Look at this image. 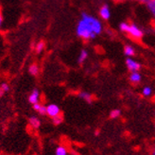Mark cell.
I'll list each match as a JSON object with an SVG mask.
<instances>
[{"label":"cell","instance_id":"1","mask_svg":"<svg viewBox=\"0 0 155 155\" xmlns=\"http://www.w3.org/2000/svg\"><path fill=\"white\" fill-rule=\"evenodd\" d=\"M102 31V25L100 21L90 14L83 12L81 18L77 25V35L83 40H91L96 38Z\"/></svg>","mask_w":155,"mask_h":155},{"label":"cell","instance_id":"2","mask_svg":"<svg viewBox=\"0 0 155 155\" xmlns=\"http://www.w3.org/2000/svg\"><path fill=\"white\" fill-rule=\"evenodd\" d=\"M126 32H128L130 36H133L134 38H141L143 36V31L134 24L129 25Z\"/></svg>","mask_w":155,"mask_h":155},{"label":"cell","instance_id":"3","mask_svg":"<svg viewBox=\"0 0 155 155\" xmlns=\"http://www.w3.org/2000/svg\"><path fill=\"white\" fill-rule=\"evenodd\" d=\"M46 114L50 117H55V116L61 114V109L60 107L56 104H49L46 106Z\"/></svg>","mask_w":155,"mask_h":155},{"label":"cell","instance_id":"4","mask_svg":"<svg viewBox=\"0 0 155 155\" xmlns=\"http://www.w3.org/2000/svg\"><path fill=\"white\" fill-rule=\"evenodd\" d=\"M126 65H127L128 69L130 72H136L141 68L140 64H138L137 61H135L134 60L130 59V58H128L126 60Z\"/></svg>","mask_w":155,"mask_h":155},{"label":"cell","instance_id":"5","mask_svg":"<svg viewBox=\"0 0 155 155\" xmlns=\"http://www.w3.org/2000/svg\"><path fill=\"white\" fill-rule=\"evenodd\" d=\"M28 101L32 105L40 102V92H39L38 89H34L30 93V95L28 96Z\"/></svg>","mask_w":155,"mask_h":155},{"label":"cell","instance_id":"6","mask_svg":"<svg viewBox=\"0 0 155 155\" xmlns=\"http://www.w3.org/2000/svg\"><path fill=\"white\" fill-rule=\"evenodd\" d=\"M99 15L103 20H108L110 19L111 17V12H110V9H109V6L108 5H103L99 10Z\"/></svg>","mask_w":155,"mask_h":155},{"label":"cell","instance_id":"7","mask_svg":"<svg viewBox=\"0 0 155 155\" xmlns=\"http://www.w3.org/2000/svg\"><path fill=\"white\" fill-rule=\"evenodd\" d=\"M28 123H29V126H31L33 129H39L41 126V121L38 117H36V116H31V117H29Z\"/></svg>","mask_w":155,"mask_h":155},{"label":"cell","instance_id":"8","mask_svg":"<svg viewBox=\"0 0 155 155\" xmlns=\"http://www.w3.org/2000/svg\"><path fill=\"white\" fill-rule=\"evenodd\" d=\"M33 109H34L37 113H39V114H42V115L46 114V106L41 104L40 102L33 104Z\"/></svg>","mask_w":155,"mask_h":155},{"label":"cell","instance_id":"9","mask_svg":"<svg viewBox=\"0 0 155 155\" xmlns=\"http://www.w3.org/2000/svg\"><path fill=\"white\" fill-rule=\"evenodd\" d=\"M130 81L133 83H139L141 81V75L138 73V71L131 72V74L130 76Z\"/></svg>","mask_w":155,"mask_h":155},{"label":"cell","instance_id":"10","mask_svg":"<svg viewBox=\"0 0 155 155\" xmlns=\"http://www.w3.org/2000/svg\"><path fill=\"white\" fill-rule=\"evenodd\" d=\"M79 97L81 99L85 100L86 102H88V103H91L93 101V96L91 94H89V93H87V92H81L79 94Z\"/></svg>","mask_w":155,"mask_h":155},{"label":"cell","instance_id":"11","mask_svg":"<svg viewBox=\"0 0 155 155\" xmlns=\"http://www.w3.org/2000/svg\"><path fill=\"white\" fill-rule=\"evenodd\" d=\"M28 73L32 76H37L39 74V66L37 64H31L28 66Z\"/></svg>","mask_w":155,"mask_h":155},{"label":"cell","instance_id":"12","mask_svg":"<svg viewBox=\"0 0 155 155\" xmlns=\"http://www.w3.org/2000/svg\"><path fill=\"white\" fill-rule=\"evenodd\" d=\"M87 58H88V52L85 49H82L80 53L79 58H78V61H79V64H83Z\"/></svg>","mask_w":155,"mask_h":155},{"label":"cell","instance_id":"13","mask_svg":"<svg viewBox=\"0 0 155 155\" xmlns=\"http://www.w3.org/2000/svg\"><path fill=\"white\" fill-rule=\"evenodd\" d=\"M124 53H125V55L128 56V57H131L134 56L135 54V50L133 46L130 45H125V48H124Z\"/></svg>","mask_w":155,"mask_h":155},{"label":"cell","instance_id":"14","mask_svg":"<svg viewBox=\"0 0 155 155\" xmlns=\"http://www.w3.org/2000/svg\"><path fill=\"white\" fill-rule=\"evenodd\" d=\"M45 48V42H44V41H39V42L36 44V45H35V51H36V53L40 54L41 52L44 51Z\"/></svg>","mask_w":155,"mask_h":155},{"label":"cell","instance_id":"15","mask_svg":"<svg viewBox=\"0 0 155 155\" xmlns=\"http://www.w3.org/2000/svg\"><path fill=\"white\" fill-rule=\"evenodd\" d=\"M56 155H67V150L64 146H59L56 149Z\"/></svg>","mask_w":155,"mask_h":155},{"label":"cell","instance_id":"16","mask_svg":"<svg viewBox=\"0 0 155 155\" xmlns=\"http://www.w3.org/2000/svg\"><path fill=\"white\" fill-rule=\"evenodd\" d=\"M63 120H64V117H63V115H61V114H59V115H57V116H55V117L52 118L53 124H54V125H56V126L61 124Z\"/></svg>","mask_w":155,"mask_h":155},{"label":"cell","instance_id":"17","mask_svg":"<svg viewBox=\"0 0 155 155\" xmlns=\"http://www.w3.org/2000/svg\"><path fill=\"white\" fill-rule=\"evenodd\" d=\"M147 4H148L150 11L152 12V14L155 16V0H150V1Z\"/></svg>","mask_w":155,"mask_h":155},{"label":"cell","instance_id":"18","mask_svg":"<svg viewBox=\"0 0 155 155\" xmlns=\"http://www.w3.org/2000/svg\"><path fill=\"white\" fill-rule=\"evenodd\" d=\"M119 115H120V110H117V109L113 110L110 113V117L111 118H117Z\"/></svg>","mask_w":155,"mask_h":155},{"label":"cell","instance_id":"19","mask_svg":"<svg viewBox=\"0 0 155 155\" xmlns=\"http://www.w3.org/2000/svg\"><path fill=\"white\" fill-rule=\"evenodd\" d=\"M143 95L145 96V97H149V96H150L151 95V88L150 87H145L144 89H143Z\"/></svg>","mask_w":155,"mask_h":155},{"label":"cell","instance_id":"20","mask_svg":"<svg viewBox=\"0 0 155 155\" xmlns=\"http://www.w3.org/2000/svg\"><path fill=\"white\" fill-rule=\"evenodd\" d=\"M128 26L129 24H127V23H121V24L119 25V29L121 30V31H124V32H126L127 31V28H128Z\"/></svg>","mask_w":155,"mask_h":155},{"label":"cell","instance_id":"21","mask_svg":"<svg viewBox=\"0 0 155 155\" xmlns=\"http://www.w3.org/2000/svg\"><path fill=\"white\" fill-rule=\"evenodd\" d=\"M0 88H1V89L4 91V93H5V92H8V91L10 90V86H9V84L6 83V82L2 83V84H1V86H0Z\"/></svg>","mask_w":155,"mask_h":155},{"label":"cell","instance_id":"22","mask_svg":"<svg viewBox=\"0 0 155 155\" xmlns=\"http://www.w3.org/2000/svg\"><path fill=\"white\" fill-rule=\"evenodd\" d=\"M2 22H3V17H2V14L0 12V27L2 26Z\"/></svg>","mask_w":155,"mask_h":155},{"label":"cell","instance_id":"23","mask_svg":"<svg viewBox=\"0 0 155 155\" xmlns=\"http://www.w3.org/2000/svg\"><path fill=\"white\" fill-rule=\"evenodd\" d=\"M137 1H139V2H142V3H148L150 0H137Z\"/></svg>","mask_w":155,"mask_h":155},{"label":"cell","instance_id":"24","mask_svg":"<svg viewBox=\"0 0 155 155\" xmlns=\"http://www.w3.org/2000/svg\"><path fill=\"white\" fill-rule=\"evenodd\" d=\"M3 94H4V91H3L1 88H0V97H2V95H3Z\"/></svg>","mask_w":155,"mask_h":155},{"label":"cell","instance_id":"25","mask_svg":"<svg viewBox=\"0 0 155 155\" xmlns=\"http://www.w3.org/2000/svg\"><path fill=\"white\" fill-rule=\"evenodd\" d=\"M114 1H115V2H122V1H124V0H114Z\"/></svg>","mask_w":155,"mask_h":155},{"label":"cell","instance_id":"26","mask_svg":"<svg viewBox=\"0 0 155 155\" xmlns=\"http://www.w3.org/2000/svg\"><path fill=\"white\" fill-rule=\"evenodd\" d=\"M152 155H155V149H154V150H153V152H152Z\"/></svg>","mask_w":155,"mask_h":155}]
</instances>
